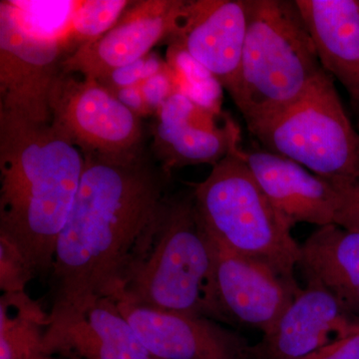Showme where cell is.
Instances as JSON below:
<instances>
[{
    "instance_id": "cell-15",
    "label": "cell",
    "mask_w": 359,
    "mask_h": 359,
    "mask_svg": "<svg viewBox=\"0 0 359 359\" xmlns=\"http://www.w3.org/2000/svg\"><path fill=\"white\" fill-rule=\"evenodd\" d=\"M240 154L271 204L292 226L334 224L339 194L334 184L266 149L242 147Z\"/></svg>"
},
{
    "instance_id": "cell-19",
    "label": "cell",
    "mask_w": 359,
    "mask_h": 359,
    "mask_svg": "<svg viewBox=\"0 0 359 359\" xmlns=\"http://www.w3.org/2000/svg\"><path fill=\"white\" fill-rule=\"evenodd\" d=\"M49 313L25 290L0 297V359H33L41 353Z\"/></svg>"
},
{
    "instance_id": "cell-1",
    "label": "cell",
    "mask_w": 359,
    "mask_h": 359,
    "mask_svg": "<svg viewBox=\"0 0 359 359\" xmlns=\"http://www.w3.org/2000/svg\"><path fill=\"white\" fill-rule=\"evenodd\" d=\"M74 204L52 266L49 327L122 294L148 257L169 199L172 174L147 148L130 156L85 154Z\"/></svg>"
},
{
    "instance_id": "cell-4",
    "label": "cell",
    "mask_w": 359,
    "mask_h": 359,
    "mask_svg": "<svg viewBox=\"0 0 359 359\" xmlns=\"http://www.w3.org/2000/svg\"><path fill=\"white\" fill-rule=\"evenodd\" d=\"M214 275V244L198 215L193 189L171 194L152 249L116 302L221 323Z\"/></svg>"
},
{
    "instance_id": "cell-22",
    "label": "cell",
    "mask_w": 359,
    "mask_h": 359,
    "mask_svg": "<svg viewBox=\"0 0 359 359\" xmlns=\"http://www.w3.org/2000/svg\"><path fill=\"white\" fill-rule=\"evenodd\" d=\"M168 65L173 74L177 91L182 92L205 109L222 112V88L219 82L184 49L169 45Z\"/></svg>"
},
{
    "instance_id": "cell-5",
    "label": "cell",
    "mask_w": 359,
    "mask_h": 359,
    "mask_svg": "<svg viewBox=\"0 0 359 359\" xmlns=\"http://www.w3.org/2000/svg\"><path fill=\"white\" fill-rule=\"evenodd\" d=\"M235 151L212 166L193 187L194 201L209 237L224 249L268 264L285 280L297 283L301 245L292 226L273 205Z\"/></svg>"
},
{
    "instance_id": "cell-28",
    "label": "cell",
    "mask_w": 359,
    "mask_h": 359,
    "mask_svg": "<svg viewBox=\"0 0 359 359\" xmlns=\"http://www.w3.org/2000/svg\"><path fill=\"white\" fill-rule=\"evenodd\" d=\"M110 92H112L113 95L125 107L128 108L131 112H133L141 119L142 118L149 117V116H154L149 109L140 86L126 87V88L117 89Z\"/></svg>"
},
{
    "instance_id": "cell-24",
    "label": "cell",
    "mask_w": 359,
    "mask_h": 359,
    "mask_svg": "<svg viewBox=\"0 0 359 359\" xmlns=\"http://www.w3.org/2000/svg\"><path fill=\"white\" fill-rule=\"evenodd\" d=\"M33 280L23 257L13 245L0 241V290L2 294L22 292Z\"/></svg>"
},
{
    "instance_id": "cell-13",
    "label": "cell",
    "mask_w": 359,
    "mask_h": 359,
    "mask_svg": "<svg viewBox=\"0 0 359 359\" xmlns=\"http://www.w3.org/2000/svg\"><path fill=\"white\" fill-rule=\"evenodd\" d=\"M116 302L142 344L156 358L256 359L254 346L218 321Z\"/></svg>"
},
{
    "instance_id": "cell-16",
    "label": "cell",
    "mask_w": 359,
    "mask_h": 359,
    "mask_svg": "<svg viewBox=\"0 0 359 359\" xmlns=\"http://www.w3.org/2000/svg\"><path fill=\"white\" fill-rule=\"evenodd\" d=\"M41 353L67 359H158L111 299L96 302L65 327L46 332Z\"/></svg>"
},
{
    "instance_id": "cell-6",
    "label": "cell",
    "mask_w": 359,
    "mask_h": 359,
    "mask_svg": "<svg viewBox=\"0 0 359 359\" xmlns=\"http://www.w3.org/2000/svg\"><path fill=\"white\" fill-rule=\"evenodd\" d=\"M248 129L266 150L332 183L359 173V131L325 71L294 102Z\"/></svg>"
},
{
    "instance_id": "cell-17",
    "label": "cell",
    "mask_w": 359,
    "mask_h": 359,
    "mask_svg": "<svg viewBox=\"0 0 359 359\" xmlns=\"http://www.w3.org/2000/svg\"><path fill=\"white\" fill-rule=\"evenodd\" d=\"M323 69L344 86L358 114L359 0H295Z\"/></svg>"
},
{
    "instance_id": "cell-14",
    "label": "cell",
    "mask_w": 359,
    "mask_h": 359,
    "mask_svg": "<svg viewBox=\"0 0 359 359\" xmlns=\"http://www.w3.org/2000/svg\"><path fill=\"white\" fill-rule=\"evenodd\" d=\"M358 330V316L320 285L306 282L273 327L255 344V358L304 359Z\"/></svg>"
},
{
    "instance_id": "cell-27",
    "label": "cell",
    "mask_w": 359,
    "mask_h": 359,
    "mask_svg": "<svg viewBox=\"0 0 359 359\" xmlns=\"http://www.w3.org/2000/svg\"><path fill=\"white\" fill-rule=\"evenodd\" d=\"M304 359H359V330Z\"/></svg>"
},
{
    "instance_id": "cell-10",
    "label": "cell",
    "mask_w": 359,
    "mask_h": 359,
    "mask_svg": "<svg viewBox=\"0 0 359 359\" xmlns=\"http://www.w3.org/2000/svg\"><path fill=\"white\" fill-rule=\"evenodd\" d=\"M248 30V0H185L167 39L184 49L233 96Z\"/></svg>"
},
{
    "instance_id": "cell-29",
    "label": "cell",
    "mask_w": 359,
    "mask_h": 359,
    "mask_svg": "<svg viewBox=\"0 0 359 359\" xmlns=\"http://www.w3.org/2000/svg\"><path fill=\"white\" fill-rule=\"evenodd\" d=\"M33 359H58L56 356L48 355V354L40 353Z\"/></svg>"
},
{
    "instance_id": "cell-25",
    "label": "cell",
    "mask_w": 359,
    "mask_h": 359,
    "mask_svg": "<svg viewBox=\"0 0 359 359\" xmlns=\"http://www.w3.org/2000/svg\"><path fill=\"white\" fill-rule=\"evenodd\" d=\"M332 184L339 194L334 224L346 230L359 231V173Z\"/></svg>"
},
{
    "instance_id": "cell-18",
    "label": "cell",
    "mask_w": 359,
    "mask_h": 359,
    "mask_svg": "<svg viewBox=\"0 0 359 359\" xmlns=\"http://www.w3.org/2000/svg\"><path fill=\"white\" fill-rule=\"evenodd\" d=\"M359 318V231L337 224L318 226L301 245L299 266Z\"/></svg>"
},
{
    "instance_id": "cell-11",
    "label": "cell",
    "mask_w": 359,
    "mask_h": 359,
    "mask_svg": "<svg viewBox=\"0 0 359 359\" xmlns=\"http://www.w3.org/2000/svg\"><path fill=\"white\" fill-rule=\"evenodd\" d=\"M212 244L215 295L221 323L268 334L302 287L268 264Z\"/></svg>"
},
{
    "instance_id": "cell-23",
    "label": "cell",
    "mask_w": 359,
    "mask_h": 359,
    "mask_svg": "<svg viewBox=\"0 0 359 359\" xmlns=\"http://www.w3.org/2000/svg\"><path fill=\"white\" fill-rule=\"evenodd\" d=\"M168 67V63L157 53L151 52L140 60L118 68L97 81L109 91L126 87L140 86L148 78L166 70Z\"/></svg>"
},
{
    "instance_id": "cell-9",
    "label": "cell",
    "mask_w": 359,
    "mask_h": 359,
    "mask_svg": "<svg viewBox=\"0 0 359 359\" xmlns=\"http://www.w3.org/2000/svg\"><path fill=\"white\" fill-rule=\"evenodd\" d=\"M151 125V153L165 171L216 165L241 147V130L223 112L198 105L176 91L160 108Z\"/></svg>"
},
{
    "instance_id": "cell-12",
    "label": "cell",
    "mask_w": 359,
    "mask_h": 359,
    "mask_svg": "<svg viewBox=\"0 0 359 359\" xmlns=\"http://www.w3.org/2000/svg\"><path fill=\"white\" fill-rule=\"evenodd\" d=\"M185 0L132 1L114 27L66 57L62 72L100 80L140 60L176 28Z\"/></svg>"
},
{
    "instance_id": "cell-8",
    "label": "cell",
    "mask_w": 359,
    "mask_h": 359,
    "mask_svg": "<svg viewBox=\"0 0 359 359\" xmlns=\"http://www.w3.org/2000/svg\"><path fill=\"white\" fill-rule=\"evenodd\" d=\"M65 58L62 44L26 34L0 6V111L51 123V91Z\"/></svg>"
},
{
    "instance_id": "cell-7",
    "label": "cell",
    "mask_w": 359,
    "mask_h": 359,
    "mask_svg": "<svg viewBox=\"0 0 359 359\" xmlns=\"http://www.w3.org/2000/svg\"><path fill=\"white\" fill-rule=\"evenodd\" d=\"M61 73L50 95L51 123L82 154L129 156L145 150V128L96 79Z\"/></svg>"
},
{
    "instance_id": "cell-21",
    "label": "cell",
    "mask_w": 359,
    "mask_h": 359,
    "mask_svg": "<svg viewBox=\"0 0 359 359\" xmlns=\"http://www.w3.org/2000/svg\"><path fill=\"white\" fill-rule=\"evenodd\" d=\"M131 4L128 0H80L66 40V57L104 36L114 27Z\"/></svg>"
},
{
    "instance_id": "cell-20",
    "label": "cell",
    "mask_w": 359,
    "mask_h": 359,
    "mask_svg": "<svg viewBox=\"0 0 359 359\" xmlns=\"http://www.w3.org/2000/svg\"><path fill=\"white\" fill-rule=\"evenodd\" d=\"M78 2L79 0H1L0 6L26 34L43 41L57 42L65 48Z\"/></svg>"
},
{
    "instance_id": "cell-26",
    "label": "cell",
    "mask_w": 359,
    "mask_h": 359,
    "mask_svg": "<svg viewBox=\"0 0 359 359\" xmlns=\"http://www.w3.org/2000/svg\"><path fill=\"white\" fill-rule=\"evenodd\" d=\"M140 88L149 109L154 116L168 99L177 91L173 74L170 67L154 76L148 78L140 85Z\"/></svg>"
},
{
    "instance_id": "cell-3",
    "label": "cell",
    "mask_w": 359,
    "mask_h": 359,
    "mask_svg": "<svg viewBox=\"0 0 359 359\" xmlns=\"http://www.w3.org/2000/svg\"><path fill=\"white\" fill-rule=\"evenodd\" d=\"M323 72L295 0H248L247 36L231 96L248 128L294 102Z\"/></svg>"
},
{
    "instance_id": "cell-2",
    "label": "cell",
    "mask_w": 359,
    "mask_h": 359,
    "mask_svg": "<svg viewBox=\"0 0 359 359\" xmlns=\"http://www.w3.org/2000/svg\"><path fill=\"white\" fill-rule=\"evenodd\" d=\"M83 169L81 151L52 123L0 111V241L33 278L50 276Z\"/></svg>"
}]
</instances>
